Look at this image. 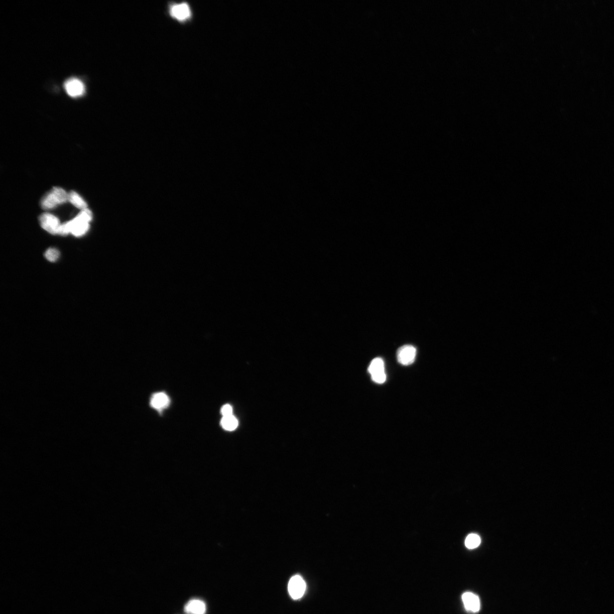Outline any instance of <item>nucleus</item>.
I'll list each match as a JSON object with an SVG mask.
<instances>
[{
	"label": "nucleus",
	"instance_id": "f03ea898",
	"mask_svg": "<svg viewBox=\"0 0 614 614\" xmlns=\"http://www.w3.org/2000/svg\"><path fill=\"white\" fill-rule=\"evenodd\" d=\"M68 202V194L63 188L54 187L44 197L41 202V206L44 210H49Z\"/></svg>",
	"mask_w": 614,
	"mask_h": 614
},
{
	"label": "nucleus",
	"instance_id": "6e6552de",
	"mask_svg": "<svg viewBox=\"0 0 614 614\" xmlns=\"http://www.w3.org/2000/svg\"><path fill=\"white\" fill-rule=\"evenodd\" d=\"M464 607L468 612L477 613L481 608L479 597L471 592H466L462 596Z\"/></svg>",
	"mask_w": 614,
	"mask_h": 614
},
{
	"label": "nucleus",
	"instance_id": "4468645a",
	"mask_svg": "<svg viewBox=\"0 0 614 614\" xmlns=\"http://www.w3.org/2000/svg\"><path fill=\"white\" fill-rule=\"evenodd\" d=\"M481 542L480 537L474 533L469 535L465 540V545L468 549H475L479 547Z\"/></svg>",
	"mask_w": 614,
	"mask_h": 614
},
{
	"label": "nucleus",
	"instance_id": "2eb2a0df",
	"mask_svg": "<svg viewBox=\"0 0 614 614\" xmlns=\"http://www.w3.org/2000/svg\"><path fill=\"white\" fill-rule=\"evenodd\" d=\"M59 252L57 249L50 248L46 252L45 256L46 259L49 260V261L54 262L59 258Z\"/></svg>",
	"mask_w": 614,
	"mask_h": 614
},
{
	"label": "nucleus",
	"instance_id": "7ed1b4c3",
	"mask_svg": "<svg viewBox=\"0 0 614 614\" xmlns=\"http://www.w3.org/2000/svg\"><path fill=\"white\" fill-rule=\"evenodd\" d=\"M368 371L371 375L372 380L374 382L382 384L386 381V375L384 371V364L382 359L378 357L373 360L368 368Z\"/></svg>",
	"mask_w": 614,
	"mask_h": 614
},
{
	"label": "nucleus",
	"instance_id": "1a4fd4ad",
	"mask_svg": "<svg viewBox=\"0 0 614 614\" xmlns=\"http://www.w3.org/2000/svg\"><path fill=\"white\" fill-rule=\"evenodd\" d=\"M184 612L187 614H205L206 612V605L202 600H191L184 607Z\"/></svg>",
	"mask_w": 614,
	"mask_h": 614
},
{
	"label": "nucleus",
	"instance_id": "39448f33",
	"mask_svg": "<svg viewBox=\"0 0 614 614\" xmlns=\"http://www.w3.org/2000/svg\"><path fill=\"white\" fill-rule=\"evenodd\" d=\"M39 222L43 230L50 233V234L57 235L58 234L59 229L61 224L57 217L49 214V213H45L40 216Z\"/></svg>",
	"mask_w": 614,
	"mask_h": 614
},
{
	"label": "nucleus",
	"instance_id": "0eeeda50",
	"mask_svg": "<svg viewBox=\"0 0 614 614\" xmlns=\"http://www.w3.org/2000/svg\"><path fill=\"white\" fill-rule=\"evenodd\" d=\"M64 86L68 95L72 98L80 97L85 92V86L81 80L77 78H72L67 80Z\"/></svg>",
	"mask_w": 614,
	"mask_h": 614
},
{
	"label": "nucleus",
	"instance_id": "9d476101",
	"mask_svg": "<svg viewBox=\"0 0 614 614\" xmlns=\"http://www.w3.org/2000/svg\"><path fill=\"white\" fill-rule=\"evenodd\" d=\"M170 399L164 392L156 393L152 396L150 404L156 410L161 411L169 405Z\"/></svg>",
	"mask_w": 614,
	"mask_h": 614
},
{
	"label": "nucleus",
	"instance_id": "ddd939ff",
	"mask_svg": "<svg viewBox=\"0 0 614 614\" xmlns=\"http://www.w3.org/2000/svg\"><path fill=\"white\" fill-rule=\"evenodd\" d=\"M238 420L234 415L223 417L221 421V425L226 431H232L238 427Z\"/></svg>",
	"mask_w": 614,
	"mask_h": 614
},
{
	"label": "nucleus",
	"instance_id": "9b49d317",
	"mask_svg": "<svg viewBox=\"0 0 614 614\" xmlns=\"http://www.w3.org/2000/svg\"><path fill=\"white\" fill-rule=\"evenodd\" d=\"M171 14L173 17L180 21H183L190 17L191 11L187 3H181L172 6Z\"/></svg>",
	"mask_w": 614,
	"mask_h": 614
},
{
	"label": "nucleus",
	"instance_id": "dca6fc26",
	"mask_svg": "<svg viewBox=\"0 0 614 614\" xmlns=\"http://www.w3.org/2000/svg\"><path fill=\"white\" fill-rule=\"evenodd\" d=\"M221 413H222L223 417L233 415L232 407L230 404L224 405L222 409H221Z\"/></svg>",
	"mask_w": 614,
	"mask_h": 614
},
{
	"label": "nucleus",
	"instance_id": "f257e3e1",
	"mask_svg": "<svg viewBox=\"0 0 614 614\" xmlns=\"http://www.w3.org/2000/svg\"><path fill=\"white\" fill-rule=\"evenodd\" d=\"M92 219V214L89 209L81 211L74 219L67 222L71 234L76 237L85 235L89 230Z\"/></svg>",
	"mask_w": 614,
	"mask_h": 614
},
{
	"label": "nucleus",
	"instance_id": "423d86ee",
	"mask_svg": "<svg viewBox=\"0 0 614 614\" xmlns=\"http://www.w3.org/2000/svg\"><path fill=\"white\" fill-rule=\"evenodd\" d=\"M416 349L410 345H404L397 352V360L398 363L404 366L410 365L415 360Z\"/></svg>",
	"mask_w": 614,
	"mask_h": 614
},
{
	"label": "nucleus",
	"instance_id": "20e7f679",
	"mask_svg": "<svg viewBox=\"0 0 614 614\" xmlns=\"http://www.w3.org/2000/svg\"><path fill=\"white\" fill-rule=\"evenodd\" d=\"M288 592L294 600H299L304 595L306 584L303 578L299 575L292 577L289 581Z\"/></svg>",
	"mask_w": 614,
	"mask_h": 614
},
{
	"label": "nucleus",
	"instance_id": "f8f14e48",
	"mask_svg": "<svg viewBox=\"0 0 614 614\" xmlns=\"http://www.w3.org/2000/svg\"><path fill=\"white\" fill-rule=\"evenodd\" d=\"M68 202H70L76 208L83 211L87 209V204L78 193L71 191L68 194Z\"/></svg>",
	"mask_w": 614,
	"mask_h": 614
}]
</instances>
